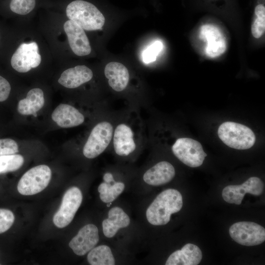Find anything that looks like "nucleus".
I'll list each match as a JSON object with an SVG mask.
<instances>
[{
    "instance_id": "f257e3e1",
    "label": "nucleus",
    "mask_w": 265,
    "mask_h": 265,
    "mask_svg": "<svg viewBox=\"0 0 265 265\" xmlns=\"http://www.w3.org/2000/svg\"><path fill=\"white\" fill-rule=\"evenodd\" d=\"M183 205L181 193L176 189H167L160 193L146 210L148 221L153 225L167 224L172 214L179 212Z\"/></svg>"
},
{
    "instance_id": "f03ea898",
    "label": "nucleus",
    "mask_w": 265,
    "mask_h": 265,
    "mask_svg": "<svg viewBox=\"0 0 265 265\" xmlns=\"http://www.w3.org/2000/svg\"><path fill=\"white\" fill-rule=\"evenodd\" d=\"M66 13L69 20L86 30L101 29L105 22V17L94 5L82 0L70 3Z\"/></svg>"
},
{
    "instance_id": "7ed1b4c3",
    "label": "nucleus",
    "mask_w": 265,
    "mask_h": 265,
    "mask_svg": "<svg viewBox=\"0 0 265 265\" xmlns=\"http://www.w3.org/2000/svg\"><path fill=\"white\" fill-rule=\"evenodd\" d=\"M219 138L227 146L238 150H246L255 144L256 137L251 129L232 121L221 124L217 131Z\"/></svg>"
},
{
    "instance_id": "20e7f679",
    "label": "nucleus",
    "mask_w": 265,
    "mask_h": 265,
    "mask_svg": "<svg viewBox=\"0 0 265 265\" xmlns=\"http://www.w3.org/2000/svg\"><path fill=\"white\" fill-rule=\"evenodd\" d=\"M114 127L107 120L98 122L92 129L84 145L82 153L88 159H94L108 147L112 141Z\"/></svg>"
},
{
    "instance_id": "39448f33",
    "label": "nucleus",
    "mask_w": 265,
    "mask_h": 265,
    "mask_svg": "<svg viewBox=\"0 0 265 265\" xmlns=\"http://www.w3.org/2000/svg\"><path fill=\"white\" fill-rule=\"evenodd\" d=\"M52 177L50 168L39 165L26 171L17 185L18 192L23 195H32L43 190L49 185Z\"/></svg>"
},
{
    "instance_id": "423d86ee",
    "label": "nucleus",
    "mask_w": 265,
    "mask_h": 265,
    "mask_svg": "<svg viewBox=\"0 0 265 265\" xmlns=\"http://www.w3.org/2000/svg\"><path fill=\"white\" fill-rule=\"evenodd\" d=\"M175 156L184 164L190 167L201 166L207 156L201 144L187 137L178 138L172 146Z\"/></svg>"
},
{
    "instance_id": "0eeeda50",
    "label": "nucleus",
    "mask_w": 265,
    "mask_h": 265,
    "mask_svg": "<svg viewBox=\"0 0 265 265\" xmlns=\"http://www.w3.org/2000/svg\"><path fill=\"white\" fill-rule=\"evenodd\" d=\"M82 200L81 190L76 186L69 188L63 195L61 205L53 217V222L58 228L68 225L73 219Z\"/></svg>"
},
{
    "instance_id": "6e6552de",
    "label": "nucleus",
    "mask_w": 265,
    "mask_h": 265,
    "mask_svg": "<svg viewBox=\"0 0 265 265\" xmlns=\"http://www.w3.org/2000/svg\"><path fill=\"white\" fill-rule=\"evenodd\" d=\"M229 234L236 242L244 246L260 244L265 240V229L260 225L248 221L238 222L229 228Z\"/></svg>"
},
{
    "instance_id": "1a4fd4ad",
    "label": "nucleus",
    "mask_w": 265,
    "mask_h": 265,
    "mask_svg": "<svg viewBox=\"0 0 265 265\" xmlns=\"http://www.w3.org/2000/svg\"><path fill=\"white\" fill-rule=\"evenodd\" d=\"M112 142L114 152L118 156L126 157L134 152L138 141L132 125L127 121L118 123L114 128Z\"/></svg>"
},
{
    "instance_id": "9d476101",
    "label": "nucleus",
    "mask_w": 265,
    "mask_h": 265,
    "mask_svg": "<svg viewBox=\"0 0 265 265\" xmlns=\"http://www.w3.org/2000/svg\"><path fill=\"white\" fill-rule=\"evenodd\" d=\"M41 61L38 45L35 42H31L19 46L11 57V65L16 71L26 73L38 67Z\"/></svg>"
},
{
    "instance_id": "9b49d317",
    "label": "nucleus",
    "mask_w": 265,
    "mask_h": 265,
    "mask_svg": "<svg viewBox=\"0 0 265 265\" xmlns=\"http://www.w3.org/2000/svg\"><path fill=\"white\" fill-rule=\"evenodd\" d=\"M264 185L257 177H251L239 185H229L222 190V197L226 202L240 205L246 193L260 195L264 191Z\"/></svg>"
},
{
    "instance_id": "f8f14e48",
    "label": "nucleus",
    "mask_w": 265,
    "mask_h": 265,
    "mask_svg": "<svg viewBox=\"0 0 265 265\" xmlns=\"http://www.w3.org/2000/svg\"><path fill=\"white\" fill-rule=\"evenodd\" d=\"M200 38L206 42L205 54L211 58L218 57L226 50L227 42L221 30L212 24H205L200 27Z\"/></svg>"
},
{
    "instance_id": "ddd939ff",
    "label": "nucleus",
    "mask_w": 265,
    "mask_h": 265,
    "mask_svg": "<svg viewBox=\"0 0 265 265\" xmlns=\"http://www.w3.org/2000/svg\"><path fill=\"white\" fill-rule=\"evenodd\" d=\"M99 240L98 228L93 224L82 227L69 243L75 254L83 256L92 249Z\"/></svg>"
},
{
    "instance_id": "4468645a",
    "label": "nucleus",
    "mask_w": 265,
    "mask_h": 265,
    "mask_svg": "<svg viewBox=\"0 0 265 265\" xmlns=\"http://www.w3.org/2000/svg\"><path fill=\"white\" fill-rule=\"evenodd\" d=\"M63 27L74 53L80 56L89 54L91 48L84 29L70 20L64 23Z\"/></svg>"
},
{
    "instance_id": "2eb2a0df",
    "label": "nucleus",
    "mask_w": 265,
    "mask_h": 265,
    "mask_svg": "<svg viewBox=\"0 0 265 265\" xmlns=\"http://www.w3.org/2000/svg\"><path fill=\"white\" fill-rule=\"evenodd\" d=\"M52 118L62 128H68L78 126L84 121L83 114L74 106L65 104L59 105L52 114Z\"/></svg>"
},
{
    "instance_id": "dca6fc26",
    "label": "nucleus",
    "mask_w": 265,
    "mask_h": 265,
    "mask_svg": "<svg viewBox=\"0 0 265 265\" xmlns=\"http://www.w3.org/2000/svg\"><path fill=\"white\" fill-rule=\"evenodd\" d=\"M175 175V170L172 164L166 161H160L147 170L143 179L147 184L159 186L170 182Z\"/></svg>"
},
{
    "instance_id": "f3484780",
    "label": "nucleus",
    "mask_w": 265,
    "mask_h": 265,
    "mask_svg": "<svg viewBox=\"0 0 265 265\" xmlns=\"http://www.w3.org/2000/svg\"><path fill=\"white\" fill-rule=\"evenodd\" d=\"M105 77L109 86L116 92H122L127 87L130 74L126 67L118 62L107 63L104 69Z\"/></svg>"
},
{
    "instance_id": "a211bd4d",
    "label": "nucleus",
    "mask_w": 265,
    "mask_h": 265,
    "mask_svg": "<svg viewBox=\"0 0 265 265\" xmlns=\"http://www.w3.org/2000/svg\"><path fill=\"white\" fill-rule=\"evenodd\" d=\"M92 70L85 65H77L65 70L58 82L67 88H75L88 82L93 78Z\"/></svg>"
},
{
    "instance_id": "6ab92c4d",
    "label": "nucleus",
    "mask_w": 265,
    "mask_h": 265,
    "mask_svg": "<svg viewBox=\"0 0 265 265\" xmlns=\"http://www.w3.org/2000/svg\"><path fill=\"white\" fill-rule=\"evenodd\" d=\"M202 259V253L196 245L187 243L181 250L172 253L168 258L166 265H197Z\"/></svg>"
},
{
    "instance_id": "aec40b11",
    "label": "nucleus",
    "mask_w": 265,
    "mask_h": 265,
    "mask_svg": "<svg viewBox=\"0 0 265 265\" xmlns=\"http://www.w3.org/2000/svg\"><path fill=\"white\" fill-rule=\"evenodd\" d=\"M130 223L129 216L122 208L113 207L108 211V217L102 222L103 233L106 238H112L119 229L128 227Z\"/></svg>"
},
{
    "instance_id": "412c9836",
    "label": "nucleus",
    "mask_w": 265,
    "mask_h": 265,
    "mask_svg": "<svg viewBox=\"0 0 265 265\" xmlns=\"http://www.w3.org/2000/svg\"><path fill=\"white\" fill-rule=\"evenodd\" d=\"M45 99L42 89L35 88L29 90L26 98L21 100L17 110L22 115L37 116V112L44 106Z\"/></svg>"
},
{
    "instance_id": "4be33fe9",
    "label": "nucleus",
    "mask_w": 265,
    "mask_h": 265,
    "mask_svg": "<svg viewBox=\"0 0 265 265\" xmlns=\"http://www.w3.org/2000/svg\"><path fill=\"white\" fill-rule=\"evenodd\" d=\"M104 182L98 186L100 198L104 203H109L115 200L122 193L125 185L120 182H115L111 173H106L103 176Z\"/></svg>"
},
{
    "instance_id": "5701e85b",
    "label": "nucleus",
    "mask_w": 265,
    "mask_h": 265,
    "mask_svg": "<svg viewBox=\"0 0 265 265\" xmlns=\"http://www.w3.org/2000/svg\"><path fill=\"white\" fill-rule=\"evenodd\" d=\"M87 259L91 265H114L115 263L110 248L106 245L94 247L89 252Z\"/></svg>"
},
{
    "instance_id": "b1692460",
    "label": "nucleus",
    "mask_w": 265,
    "mask_h": 265,
    "mask_svg": "<svg viewBox=\"0 0 265 265\" xmlns=\"http://www.w3.org/2000/svg\"><path fill=\"white\" fill-rule=\"evenodd\" d=\"M24 159L19 154L0 156V174L19 169L23 164Z\"/></svg>"
},
{
    "instance_id": "393cba45",
    "label": "nucleus",
    "mask_w": 265,
    "mask_h": 265,
    "mask_svg": "<svg viewBox=\"0 0 265 265\" xmlns=\"http://www.w3.org/2000/svg\"><path fill=\"white\" fill-rule=\"evenodd\" d=\"M35 6V0H11L10 8L12 11L20 15L30 12Z\"/></svg>"
},
{
    "instance_id": "a878e982",
    "label": "nucleus",
    "mask_w": 265,
    "mask_h": 265,
    "mask_svg": "<svg viewBox=\"0 0 265 265\" xmlns=\"http://www.w3.org/2000/svg\"><path fill=\"white\" fill-rule=\"evenodd\" d=\"M162 49V43L160 41H155L144 51L142 53L143 62L148 64L155 61Z\"/></svg>"
},
{
    "instance_id": "bb28decb",
    "label": "nucleus",
    "mask_w": 265,
    "mask_h": 265,
    "mask_svg": "<svg viewBox=\"0 0 265 265\" xmlns=\"http://www.w3.org/2000/svg\"><path fill=\"white\" fill-rule=\"evenodd\" d=\"M15 216L9 210L0 209V234L7 231L13 225Z\"/></svg>"
},
{
    "instance_id": "cd10ccee",
    "label": "nucleus",
    "mask_w": 265,
    "mask_h": 265,
    "mask_svg": "<svg viewBox=\"0 0 265 265\" xmlns=\"http://www.w3.org/2000/svg\"><path fill=\"white\" fill-rule=\"evenodd\" d=\"M19 152L16 142L10 138L0 139V156L15 154Z\"/></svg>"
},
{
    "instance_id": "c85d7f7f",
    "label": "nucleus",
    "mask_w": 265,
    "mask_h": 265,
    "mask_svg": "<svg viewBox=\"0 0 265 265\" xmlns=\"http://www.w3.org/2000/svg\"><path fill=\"white\" fill-rule=\"evenodd\" d=\"M265 16H256L252 26L251 32L256 38H259L265 33Z\"/></svg>"
},
{
    "instance_id": "c756f323",
    "label": "nucleus",
    "mask_w": 265,
    "mask_h": 265,
    "mask_svg": "<svg viewBox=\"0 0 265 265\" xmlns=\"http://www.w3.org/2000/svg\"><path fill=\"white\" fill-rule=\"evenodd\" d=\"M11 91L9 82L0 76V102L5 101L8 97Z\"/></svg>"
}]
</instances>
